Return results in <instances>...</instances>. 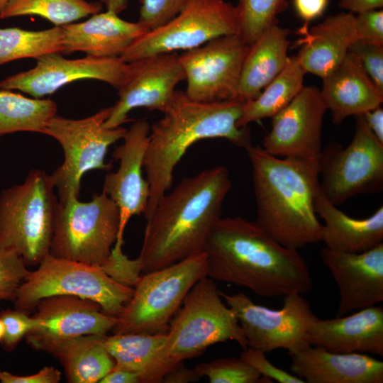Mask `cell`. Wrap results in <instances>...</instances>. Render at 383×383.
Listing matches in <instances>:
<instances>
[{"instance_id": "6da1fadb", "label": "cell", "mask_w": 383, "mask_h": 383, "mask_svg": "<svg viewBox=\"0 0 383 383\" xmlns=\"http://www.w3.org/2000/svg\"><path fill=\"white\" fill-rule=\"evenodd\" d=\"M206 275L265 297L301 294L312 289L309 266L297 249L274 240L256 221L221 218L204 246Z\"/></svg>"}, {"instance_id": "7a4b0ae2", "label": "cell", "mask_w": 383, "mask_h": 383, "mask_svg": "<svg viewBox=\"0 0 383 383\" xmlns=\"http://www.w3.org/2000/svg\"><path fill=\"white\" fill-rule=\"evenodd\" d=\"M231 187L228 169L218 165L183 179L166 192L147 220L138 257L141 271L153 272L203 252Z\"/></svg>"}, {"instance_id": "3957f363", "label": "cell", "mask_w": 383, "mask_h": 383, "mask_svg": "<svg viewBox=\"0 0 383 383\" xmlns=\"http://www.w3.org/2000/svg\"><path fill=\"white\" fill-rule=\"evenodd\" d=\"M243 104L238 99L197 101L183 91H174L163 116L150 126L143 162L150 185V197L143 213L146 221L171 188L176 165L195 143L218 138L244 149L252 145L248 126H238Z\"/></svg>"}, {"instance_id": "277c9868", "label": "cell", "mask_w": 383, "mask_h": 383, "mask_svg": "<svg viewBox=\"0 0 383 383\" xmlns=\"http://www.w3.org/2000/svg\"><path fill=\"white\" fill-rule=\"evenodd\" d=\"M245 150L252 168L255 221L287 248L321 241L319 161L276 157L252 145Z\"/></svg>"}, {"instance_id": "5b68a950", "label": "cell", "mask_w": 383, "mask_h": 383, "mask_svg": "<svg viewBox=\"0 0 383 383\" xmlns=\"http://www.w3.org/2000/svg\"><path fill=\"white\" fill-rule=\"evenodd\" d=\"M50 175L33 170L0 194V250L16 252L28 267L50 252L58 201Z\"/></svg>"}, {"instance_id": "8992f818", "label": "cell", "mask_w": 383, "mask_h": 383, "mask_svg": "<svg viewBox=\"0 0 383 383\" xmlns=\"http://www.w3.org/2000/svg\"><path fill=\"white\" fill-rule=\"evenodd\" d=\"M166 334L165 357L169 372L218 343L234 340L243 350L248 348L234 312L223 302L216 284L207 276L187 293Z\"/></svg>"}, {"instance_id": "52a82bcc", "label": "cell", "mask_w": 383, "mask_h": 383, "mask_svg": "<svg viewBox=\"0 0 383 383\" xmlns=\"http://www.w3.org/2000/svg\"><path fill=\"white\" fill-rule=\"evenodd\" d=\"M133 288L106 273L101 267L47 255L21 284L15 309L27 313L43 299L75 296L96 302L109 315L119 316L131 299Z\"/></svg>"}, {"instance_id": "ba28073f", "label": "cell", "mask_w": 383, "mask_h": 383, "mask_svg": "<svg viewBox=\"0 0 383 383\" xmlns=\"http://www.w3.org/2000/svg\"><path fill=\"white\" fill-rule=\"evenodd\" d=\"M206 266L203 252L140 276L131 299L118 316L113 333H167L187 293L207 276Z\"/></svg>"}, {"instance_id": "9c48e42d", "label": "cell", "mask_w": 383, "mask_h": 383, "mask_svg": "<svg viewBox=\"0 0 383 383\" xmlns=\"http://www.w3.org/2000/svg\"><path fill=\"white\" fill-rule=\"evenodd\" d=\"M119 210L104 192L83 202L71 196L57 201L49 254L102 267L119 229Z\"/></svg>"}, {"instance_id": "30bf717a", "label": "cell", "mask_w": 383, "mask_h": 383, "mask_svg": "<svg viewBox=\"0 0 383 383\" xmlns=\"http://www.w3.org/2000/svg\"><path fill=\"white\" fill-rule=\"evenodd\" d=\"M111 111L109 106L82 119L56 115L48 123L44 134L55 139L64 152L63 162L50 175L59 201L71 196L79 197L81 179L86 172L111 168V164L104 161L108 148L123 139L127 129L104 126Z\"/></svg>"}, {"instance_id": "8fae6325", "label": "cell", "mask_w": 383, "mask_h": 383, "mask_svg": "<svg viewBox=\"0 0 383 383\" xmlns=\"http://www.w3.org/2000/svg\"><path fill=\"white\" fill-rule=\"evenodd\" d=\"M355 131L343 148L330 143L319 158L322 194L335 206L361 194L381 192L383 188V143L371 132L361 115Z\"/></svg>"}, {"instance_id": "7c38bea8", "label": "cell", "mask_w": 383, "mask_h": 383, "mask_svg": "<svg viewBox=\"0 0 383 383\" xmlns=\"http://www.w3.org/2000/svg\"><path fill=\"white\" fill-rule=\"evenodd\" d=\"M235 6L225 0H187L165 25L138 38L120 56L133 62L159 53L189 50L220 36L239 34Z\"/></svg>"}, {"instance_id": "4fadbf2b", "label": "cell", "mask_w": 383, "mask_h": 383, "mask_svg": "<svg viewBox=\"0 0 383 383\" xmlns=\"http://www.w3.org/2000/svg\"><path fill=\"white\" fill-rule=\"evenodd\" d=\"M219 294L234 312L247 340L248 348L270 353L285 349L293 353L311 345L309 330L318 317L301 294L283 297L275 310L255 304L245 294Z\"/></svg>"}, {"instance_id": "5bb4252c", "label": "cell", "mask_w": 383, "mask_h": 383, "mask_svg": "<svg viewBox=\"0 0 383 383\" xmlns=\"http://www.w3.org/2000/svg\"><path fill=\"white\" fill-rule=\"evenodd\" d=\"M248 45L239 34L214 38L179 55L187 85L185 94L201 102L237 99Z\"/></svg>"}, {"instance_id": "9a60e30c", "label": "cell", "mask_w": 383, "mask_h": 383, "mask_svg": "<svg viewBox=\"0 0 383 383\" xmlns=\"http://www.w3.org/2000/svg\"><path fill=\"white\" fill-rule=\"evenodd\" d=\"M32 69L9 76L0 81V89H17L33 98L51 95L63 86L80 79L104 82L118 90L129 79L133 62L120 57L87 55L79 59L65 58L60 52L36 59Z\"/></svg>"}, {"instance_id": "2e32d148", "label": "cell", "mask_w": 383, "mask_h": 383, "mask_svg": "<svg viewBox=\"0 0 383 383\" xmlns=\"http://www.w3.org/2000/svg\"><path fill=\"white\" fill-rule=\"evenodd\" d=\"M326 107L320 89L304 86L293 100L272 118L262 148L279 157L319 161Z\"/></svg>"}, {"instance_id": "e0dca14e", "label": "cell", "mask_w": 383, "mask_h": 383, "mask_svg": "<svg viewBox=\"0 0 383 383\" xmlns=\"http://www.w3.org/2000/svg\"><path fill=\"white\" fill-rule=\"evenodd\" d=\"M133 70L127 82L118 90V100L111 106L104 122L106 128H116L128 121L133 109L143 107L163 112L176 86L185 74L176 52L159 53L133 62Z\"/></svg>"}, {"instance_id": "ac0fdd59", "label": "cell", "mask_w": 383, "mask_h": 383, "mask_svg": "<svg viewBox=\"0 0 383 383\" xmlns=\"http://www.w3.org/2000/svg\"><path fill=\"white\" fill-rule=\"evenodd\" d=\"M33 316L40 326L26 336L27 343L45 351L60 341L84 335H106L118 322L105 313L99 304L75 296L56 295L41 299Z\"/></svg>"}, {"instance_id": "d6986e66", "label": "cell", "mask_w": 383, "mask_h": 383, "mask_svg": "<svg viewBox=\"0 0 383 383\" xmlns=\"http://www.w3.org/2000/svg\"><path fill=\"white\" fill-rule=\"evenodd\" d=\"M150 131V126L145 120L136 121L131 126L123 143L113 152V157L120 161L119 167L104 179L102 192L119 210V229L114 245H123L128 222L132 216L144 213L148 203L150 185L143 176V169Z\"/></svg>"}, {"instance_id": "ffe728a7", "label": "cell", "mask_w": 383, "mask_h": 383, "mask_svg": "<svg viewBox=\"0 0 383 383\" xmlns=\"http://www.w3.org/2000/svg\"><path fill=\"white\" fill-rule=\"evenodd\" d=\"M320 256L338 288L337 316L383 301V243L358 253L324 247Z\"/></svg>"}, {"instance_id": "44dd1931", "label": "cell", "mask_w": 383, "mask_h": 383, "mask_svg": "<svg viewBox=\"0 0 383 383\" xmlns=\"http://www.w3.org/2000/svg\"><path fill=\"white\" fill-rule=\"evenodd\" d=\"M311 345L333 353L383 356V308L372 306L352 314L314 321L309 330Z\"/></svg>"}, {"instance_id": "7402d4cb", "label": "cell", "mask_w": 383, "mask_h": 383, "mask_svg": "<svg viewBox=\"0 0 383 383\" xmlns=\"http://www.w3.org/2000/svg\"><path fill=\"white\" fill-rule=\"evenodd\" d=\"M289 355L292 372L307 383L383 382V362L365 353H333L310 345Z\"/></svg>"}, {"instance_id": "603a6c76", "label": "cell", "mask_w": 383, "mask_h": 383, "mask_svg": "<svg viewBox=\"0 0 383 383\" xmlns=\"http://www.w3.org/2000/svg\"><path fill=\"white\" fill-rule=\"evenodd\" d=\"M299 29L300 46L296 57L305 71L321 79L344 60L353 43L357 40L355 16L340 12L328 16L321 23Z\"/></svg>"}, {"instance_id": "cb8c5ba5", "label": "cell", "mask_w": 383, "mask_h": 383, "mask_svg": "<svg viewBox=\"0 0 383 383\" xmlns=\"http://www.w3.org/2000/svg\"><path fill=\"white\" fill-rule=\"evenodd\" d=\"M65 54L77 51L99 57H120L148 30L138 21H125L110 11L92 15L87 21L61 26Z\"/></svg>"}, {"instance_id": "d4e9b609", "label": "cell", "mask_w": 383, "mask_h": 383, "mask_svg": "<svg viewBox=\"0 0 383 383\" xmlns=\"http://www.w3.org/2000/svg\"><path fill=\"white\" fill-rule=\"evenodd\" d=\"M322 81L321 96L326 109L331 111L335 124L341 123L350 116L362 115L383 101V91L350 52Z\"/></svg>"}, {"instance_id": "484cf974", "label": "cell", "mask_w": 383, "mask_h": 383, "mask_svg": "<svg viewBox=\"0 0 383 383\" xmlns=\"http://www.w3.org/2000/svg\"><path fill=\"white\" fill-rule=\"evenodd\" d=\"M316 212L325 222L321 241L330 250L358 253L382 243V206L367 218H354L338 209L320 192L316 200Z\"/></svg>"}, {"instance_id": "4316f807", "label": "cell", "mask_w": 383, "mask_h": 383, "mask_svg": "<svg viewBox=\"0 0 383 383\" xmlns=\"http://www.w3.org/2000/svg\"><path fill=\"white\" fill-rule=\"evenodd\" d=\"M289 30L277 22L249 46L242 66L238 100L245 102L257 98L284 69L289 57Z\"/></svg>"}, {"instance_id": "83f0119b", "label": "cell", "mask_w": 383, "mask_h": 383, "mask_svg": "<svg viewBox=\"0 0 383 383\" xmlns=\"http://www.w3.org/2000/svg\"><path fill=\"white\" fill-rule=\"evenodd\" d=\"M167 334L125 333L104 335V345L116 366L136 373L140 383H160L169 372Z\"/></svg>"}, {"instance_id": "f1b7e54d", "label": "cell", "mask_w": 383, "mask_h": 383, "mask_svg": "<svg viewBox=\"0 0 383 383\" xmlns=\"http://www.w3.org/2000/svg\"><path fill=\"white\" fill-rule=\"evenodd\" d=\"M104 338L99 335L74 337L50 346L45 352L60 362L68 382H99L116 365Z\"/></svg>"}, {"instance_id": "f546056e", "label": "cell", "mask_w": 383, "mask_h": 383, "mask_svg": "<svg viewBox=\"0 0 383 383\" xmlns=\"http://www.w3.org/2000/svg\"><path fill=\"white\" fill-rule=\"evenodd\" d=\"M306 74L296 55L289 57L284 69L263 89L260 95L243 102L238 126L242 128L252 122L272 118L301 90Z\"/></svg>"}, {"instance_id": "4dcf8cb0", "label": "cell", "mask_w": 383, "mask_h": 383, "mask_svg": "<svg viewBox=\"0 0 383 383\" xmlns=\"http://www.w3.org/2000/svg\"><path fill=\"white\" fill-rule=\"evenodd\" d=\"M57 110L51 99L28 98L11 90L0 89V137L17 132L44 134Z\"/></svg>"}, {"instance_id": "1f68e13d", "label": "cell", "mask_w": 383, "mask_h": 383, "mask_svg": "<svg viewBox=\"0 0 383 383\" xmlns=\"http://www.w3.org/2000/svg\"><path fill=\"white\" fill-rule=\"evenodd\" d=\"M62 40L61 26L41 30L0 28V67L21 59L36 60L47 53L62 52Z\"/></svg>"}, {"instance_id": "d6a6232c", "label": "cell", "mask_w": 383, "mask_h": 383, "mask_svg": "<svg viewBox=\"0 0 383 383\" xmlns=\"http://www.w3.org/2000/svg\"><path fill=\"white\" fill-rule=\"evenodd\" d=\"M100 1L86 0H11L0 19L23 16H38L62 26L101 12Z\"/></svg>"}, {"instance_id": "836d02e7", "label": "cell", "mask_w": 383, "mask_h": 383, "mask_svg": "<svg viewBox=\"0 0 383 383\" xmlns=\"http://www.w3.org/2000/svg\"><path fill=\"white\" fill-rule=\"evenodd\" d=\"M287 0H238L239 35L248 45L253 43L287 7Z\"/></svg>"}, {"instance_id": "e575fe53", "label": "cell", "mask_w": 383, "mask_h": 383, "mask_svg": "<svg viewBox=\"0 0 383 383\" xmlns=\"http://www.w3.org/2000/svg\"><path fill=\"white\" fill-rule=\"evenodd\" d=\"M194 369L200 377H208L211 383L272 382L240 357L218 358L198 364Z\"/></svg>"}, {"instance_id": "d590c367", "label": "cell", "mask_w": 383, "mask_h": 383, "mask_svg": "<svg viewBox=\"0 0 383 383\" xmlns=\"http://www.w3.org/2000/svg\"><path fill=\"white\" fill-rule=\"evenodd\" d=\"M29 272L18 254L0 250V301L13 302L21 284Z\"/></svg>"}, {"instance_id": "8d00e7d4", "label": "cell", "mask_w": 383, "mask_h": 383, "mask_svg": "<svg viewBox=\"0 0 383 383\" xmlns=\"http://www.w3.org/2000/svg\"><path fill=\"white\" fill-rule=\"evenodd\" d=\"M4 333L1 344L8 352L13 350L23 338L40 326V321L28 313L15 309L0 312Z\"/></svg>"}, {"instance_id": "74e56055", "label": "cell", "mask_w": 383, "mask_h": 383, "mask_svg": "<svg viewBox=\"0 0 383 383\" xmlns=\"http://www.w3.org/2000/svg\"><path fill=\"white\" fill-rule=\"evenodd\" d=\"M140 4L138 22L148 31L165 25L182 10L187 0H138Z\"/></svg>"}, {"instance_id": "f35d334b", "label": "cell", "mask_w": 383, "mask_h": 383, "mask_svg": "<svg viewBox=\"0 0 383 383\" xmlns=\"http://www.w3.org/2000/svg\"><path fill=\"white\" fill-rule=\"evenodd\" d=\"M348 52L358 59L372 82L383 91V46L358 40L351 44Z\"/></svg>"}, {"instance_id": "ab89813d", "label": "cell", "mask_w": 383, "mask_h": 383, "mask_svg": "<svg viewBox=\"0 0 383 383\" xmlns=\"http://www.w3.org/2000/svg\"><path fill=\"white\" fill-rule=\"evenodd\" d=\"M240 359L256 369L261 376L279 383H305L294 374L274 366L265 357V353L248 348L240 353ZM273 382V381H272Z\"/></svg>"}, {"instance_id": "60d3db41", "label": "cell", "mask_w": 383, "mask_h": 383, "mask_svg": "<svg viewBox=\"0 0 383 383\" xmlns=\"http://www.w3.org/2000/svg\"><path fill=\"white\" fill-rule=\"evenodd\" d=\"M357 40L383 46V11L375 9L355 16Z\"/></svg>"}, {"instance_id": "b9f144b4", "label": "cell", "mask_w": 383, "mask_h": 383, "mask_svg": "<svg viewBox=\"0 0 383 383\" xmlns=\"http://www.w3.org/2000/svg\"><path fill=\"white\" fill-rule=\"evenodd\" d=\"M61 380V372L53 367H44L37 373L20 376L0 370L1 383H57Z\"/></svg>"}, {"instance_id": "7bdbcfd3", "label": "cell", "mask_w": 383, "mask_h": 383, "mask_svg": "<svg viewBox=\"0 0 383 383\" xmlns=\"http://www.w3.org/2000/svg\"><path fill=\"white\" fill-rule=\"evenodd\" d=\"M328 1V0H293V6L299 18L308 23L324 13Z\"/></svg>"}, {"instance_id": "ee69618b", "label": "cell", "mask_w": 383, "mask_h": 383, "mask_svg": "<svg viewBox=\"0 0 383 383\" xmlns=\"http://www.w3.org/2000/svg\"><path fill=\"white\" fill-rule=\"evenodd\" d=\"M200 378L194 368H187L182 362L168 372L163 377L162 382L187 383L199 381Z\"/></svg>"}, {"instance_id": "f6af8a7d", "label": "cell", "mask_w": 383, "mask_h": 383, "mask_svg": "<svg viewBox=\"0 0 383 383\" xmlns=\"http://www.w3.org/2000/svg\"><path fill=\"white\" fill-rule=\"evenodd\" d=\"M361 116L371 132L383 143V109L381 105Z\"/></svg>"}, {"instance_id": "bcb514c9", "label": "cell", "mask_w": 383, "mask_h": 383, "mask_svg": "<svg viewBox=\"0 0 383 383\" xmlns=\"http://www.w3.org/2000/svg\"><path fill=\"white\" fill-rule=\"evenodd\" d=\"M339 6L350 13L357 14L367 11L382 9L383 0H340Z\"/></svg>"}, {"instance_id": "7dc6e473", "label": "cell", "mask_w": 383, "mask_h": 383, "mask_svg": "<svg viewBox=\"0 0 383 383\" xmlns=\"http://www.w3.org/2000/svg\"><path fill=\"white\" fill-rule=\"evenodd\" d=\"M100 383H140L136 373L115 367L105 375Z\"/></svg>"}, {"instance_id": "c3c4849f", "label": "cell", "mask_w": 383, "mask_h": 383, "mask_svg": "<svg viewBox=\"0 0 383 383\" xmlns=\"http://www.w3.org/2000/svg\"><path fill=\"white\" fill-rule=\"evenodd\" d=\"M104 4L107 11L119 14L124 11L128 6V0H99Z\"/></svg>"}, {"instance_id": "681fc988", "label": "cell", "mask_w": 383, "mask_h": 383, "mask_svg": "<svg viewBox=\"0 0 383 383\" xmlns=\"http://www.w3.org/2000/svg\"><path fill=\"white\" fill-rule=\"evenodd\" d=\"M11 0H0V16Z\"/></svg>"}, {"instance_id": "f907efd6", "label": "cell", "mask_w": 383, "mask_h": 383, "mask_svg": "<svg viewBox=\"0 0 383 383\" xmlns=\"http://www.w3.org/2000/svg\"><path fill=\"white\" fill-rule=\"evenodd\" d=\"M4 326L1 318H0V343L4 336Z\"/></svg>"}]
</instances>
